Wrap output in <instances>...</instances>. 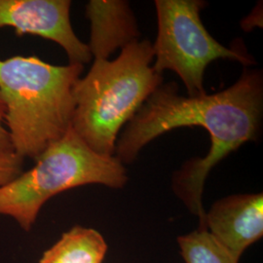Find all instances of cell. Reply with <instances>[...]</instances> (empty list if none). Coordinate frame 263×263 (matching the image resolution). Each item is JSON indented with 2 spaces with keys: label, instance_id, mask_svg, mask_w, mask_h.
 Listing matches in <instances>:
<instances>
[{
  "label": "cell",
  "instance_id": "8",
  "mask_svg": "<svg viewBox=\"0 0 263 263\" xmlns=\"http://www.w3.org/2000/svg\"><path fill=\"white\" fill-rule=\"evenodd\" d=\"M86 15L91 23L88 46L95 60H108L116 49L139 40L137 21L126 1L92 0L86 6Z\"/></svg>",
  "mask_w": 263,
  "mask_h": 263
},
{
  "label": "cell",
  "instance_id": "4",
  "mask_svg": "<svg viewBox=\"0 0 263 263\" xmlns=\"http://www.w3.org/2000/svg\"><path fill=\"white\" fill-rule=\"evenodd\" d=\"M127 171L115 156L92 151L70 128L52 143L30 170L0 187V215L13 217L29 231L43 205L51 198L88 184L122 188Z\"/></svg>",
  "mask_w": 263,
  "mask_h": 263
},
{
  "label": "cell",
  "instance_id": "3",
  "mask_svg": "<svg viewBox=\"0 0 263 263\" xmlns=\"http://www.w3.org/2000/svg\"><path fill=\"white\" fill-rule=\"evenodd\" d=\"M148 40H136L121 49L113 61L95 60L73 89L71 128L98 154L114 156L122 127L163 83Z\"/></svg>",
  "mask_w": 263,
  "mask_h": 263
},
{
  "label": "cell",
  "instance_id": "6",
  "mask_svg": "<svg viewBox=\"0 0 263 263\" xmlns=\"http://www.w3.org/2000/svg\"><path fill=\"white\" fill-rule=\"evenodd\" d=\"M70 7L69 0H0V28L51 40L66 51L69 64L84 66L92 54L72 28Z\"/></svg>",
  "mask_w": 263,
  "mask_h": 263
},
{
  "label": "cell",
  "instance_id": "7",
  "mask_svg": "<svg viewBox=\"0 0 263 263\" xmlns=\"http://www.w3.org/2000/svg\"><path fill=\"white\" fill-rule=\"evenodd\" d=\"M210 234L237 260L263 236V194H235L217 200L206 213Z\"/></svg>",
  "mask_w": 263,
  "mask_h": 263
},
{
  "label": "cell",
  "instance_id": "1",
  "mask_svg": "<svg viewBox=\"0 0 263 263\" xmlns=\"http://www.w3.org/2000/svg\"><path fill=\"white\" fill-rule=\"evenodd\" d=\"M263 116V76L245 67L234 84L216 94L192 98L179 94L174 82L162 83L126 124L114 156L131 164L151 141L167 132L201 126L211 136V148L203 158L187 160L174 173L172 188L188 211L206 228L202 199L209 173L216 164L248 141L259 137Z\"/></svg>",
  "mask_w": 263,
  "mask_h": 263
},
{
  "label": "cell",
  "instance_id": "5",
  "mask_svg": "<svg viewBox=\"0 0 263 263\" xmlns=\"http://www.w3.org/2000/svg\"><path fill=\"white\" fill-rule=\"evenodd\" d=\"M205 6L206 2L200 0L155 1L158 32L152 45V66L160 74L167 69L175 71L192 98L207 94L204 76L212 62L223 59L239 62L245 67L254 65L244 48L224 47L208 32L200 18Z\"/></svg>",
  "mask_w": 263,
  "mask_h": 263
},
{
  "label": "cell",
  "instance_id": "12",
  "mask_svg": "<svg viewBox=\"0 0 263 263\" xmlns=\"http://www.w3.org/2000/svg\"><path fill=\"white\" fill-rule=\"evenodd\" d=\"M8 151H14L10 141L9 133L4 126V107L0 102V152Z\"/></svg>",
  "mask_w": 263,
  "mask_h": 263
},
{
  "label": "cell",
  "instance_id": "11",
  "mask_svg": "<svg viewBox=\"0 0 263 263\" xmlns=\"http://www.w3.org/2000/svg\"><path fill=\"white\" fill-rule=\"evenodd\" d=\"M25 158L15 151L0 152V187L10 183L23 173Z\"/></svg>",
  "mask_w": 263,
  "mask_h": 263
},
{
  "label": "cell",
  "instance_id": "9",
  "mask_svg": "<svg viewBox=\"0 0 263 263\" xmlns=\"http://www.w3.org/2000/svg\"><path fill=\"white\" fill-rule=\"evenodd\" d=\"M107 244L100 232L74 226L47 250L39 263H102Z\"/></svg>",
  "mask_w": 263,
  "mask_h": 263
},
{
  "label": "cell",
  "instance_id": "2",
  "mask_svg": "<svg viewBox=\"0 0 263 263\" xmlns=\"http://www.w3.org/2000/svg\"><path fill=\"white\" fill-rule=\"evenodd\" d=\"M84 66H54L37 57L0 60V102L10 141L23 158L37 159L71 128L73 89Z\"/></svg>",
  "mask_w": 263,
  "mask_h": 263
},
{
  "label": "cell",
  "instance_id": "10",
  "mask_svg": "<svg viewBox=\"0 0 263 263\" xmlns=\"http://www.w3.org/2000/svg\"><path fill=\"white\" fill-rule=\"evenodd\" d=\"M180 254L185 263H239L207 229L197 230L178 238Z\"/></svg>",
  "mask_w": 263,
  "mask_h": 263
}]
</instances>
